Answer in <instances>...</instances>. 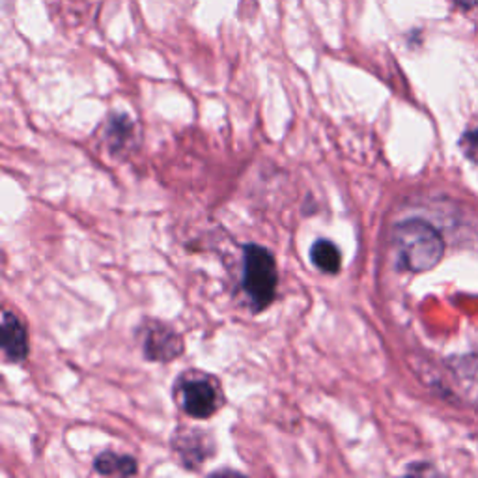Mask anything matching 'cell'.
Masks as SVG:
<instances>
[{"instance_id":"obj_1","label":"cell","mask_w":478,"mask_h":478,"mask_svg":"<svg viewBox=\"0 0 478 478\" xmlns=\"http://www.w3.org/2000/svg\"><path fill=\"white\" fill-rule=\"evenodd\" d=\"M393 247L398 268L413 273L433 270L445 254V243L440 232L420 219L398 223L393 230Z\"/></svg>"},{"instance_id":"obj_2","label":"cell","mask_w":478,"mask_h":478,"mask_svg":"<svg viewBox=\"0 0 478 478\" xmlns=\"http://www.w3.org/2000/svg\"><path fill=\"white\" fill-rule=\"evenodd\" d=\"M241 282L254 311L260 313L271 305L279 284V271L271 250L254 243L245 245Z\"/></svg>"},{"instance_id":"obj_3","label":"cell","mask_w":478,"mask_h":478,"mask_svg":"<svg viewBox=\"0 0 478 478\" xmlns=\"http://www.w3.org/2000/svg\"><path fill=\"white\" fill-rule=\"evenodd\" d=\"M176 395L180 408L193 419H209L225 402L219 381L204 372H186L176 383Z\"/></svg>"},{"instance_id":"obj_4","label":"cell","mask_w":478,"mask_h":478,"mask_svg":"<svg viewBox=\"0 0 478 478\" xmlns=\"http://www.w3.org/2000/svg\"><path fill=\"white\" fill-rule=\"evenodd\" d=\"M144 356L148 361H172L184 352L182 336L174 333L168 325L152 322L144 329Z\"/></svg>"},{"instance_id":"obj_5","label":"cell","mask_w":478,"mask_h":478,"mask_svg":"<svg viewBox=\"0 0 478 478\" xmlns=\"http://www.w3.org/2000/svg\"><path fill=\"white\" fill-rule=\"evenodd\" d=\"M3 352L6 361L12 363H21L28 356L27 329L21 320L10 311H5L3 314Z\"/></svg>"},{"instance_id":"obj_6","label":"cell","mask_w":478,"mask_h":478,"mask_svg":"<svg viewBox=\"0 0 478 478\" xmlns=\"http://www.w3.org/2000/svg\"><path fill=\"white\" fill-rule=\"evenodd\" d=\"M174 449L187 467H198L209 456V441L204 431L198 430H186L178 431L176 440H174Z\"/></svg>"},{"instance_id":"obj_7","label":"cell","mask_w":478,"mask_h":478,"mask_svg":"<svg viewBox=\"0 0 478 478\" xmlns=\"http://www.w3.org/2000/svg\"><path fill=\"white\" fill-rule=\"evenodd\" d=\"M313 264L329 275H336L342 268V254L340 249L331 239H318L311 249Z\"/></svg>"},{"instance_id":"obj_8","label":"cell","mask_w":478,"mask_h":478,"mask_svg":"<svg viewBox=\"0 0 478 478\" xmlns=\"http://www.w3.org/2000/svg\"><path fill=\"white\" fill-rule=\"evenodd\" d=\"M94 467L100 474L107 476H132L139 471L137 460L125 454H116V452H103L96 458Z\"/></svg>"},{"instance_id":"obj_9","label":"cell","mask_w":478,"mask_h":478,"mask_svg":"<svg viewBox=\"0 0 478 478\" xmlns=\"http://www.w3.org/2000/svg\"><path fill=\"white\" fill-rule=\"evenodd\" d=\"M133 133V123L129 122L127 116H116L109 122L107 129V139L111 143V148H123L125 139H132Z\"/></svg>"},{"instance_id":"obj_10","label":"cell","mask_w":478,"mask_h":478,"mask_svg":"<svg viewBox=\"0 0 478 478\" xmlns=\"http://www.w3.org/2000/svg\"><path fill=\"white\" fill-rule=\"evenodd\" d=\"M460 146H462L467 159H471L473 163H478V127L473 129V132H467L462 137Z\"/></svg>"}]
</instances>
